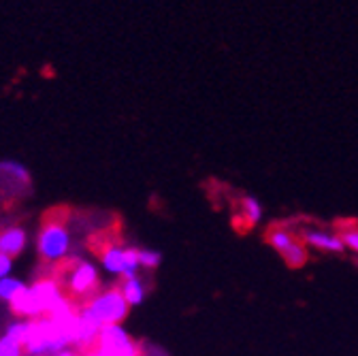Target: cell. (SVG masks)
Returning <instances> with one entry per match:
<instances>
[{"label":"cell","instance_id":"obj_7","mask_svg":"<svg viewBox=\"0 0 358 356\" xmlns=\"http://www.w3.org/2000/svg\"><path fill=\"white\" fill-rule=\"evenodd\" d=\"M103 325L99 322V318L90 311L87 305L79 307L77 314V327H75V335H73V348L83 352V350H94L101 337Z\"/></svg>","mask_w":358,"mask_h":356},{"label":"cell","instance_id":"obj_14","mask_svg":"<svg viewBox=\"0 0 358 356\" xmlns=\"http://www.w3.org/2000/svg\"><path fill=\"white\" fill-rule=\"evenodd\" d=\"M28 284L22 280V278H5V280H0V301H5V303H11Z\"/></svg>","mask_w":358,"mask_h":356},{"label":"cell","instance_id":"obj_10","mask_svg":"<svg viewBox=\"0 0 358 356\" xmlns=\"http://www.w3.org/2000/svg\"><path fill=\"white\" fill-rule=\"evenodd\" d=\"M124 258H126V248L120 243H111L105 245V250L101 252V264L103 269L111 276H124Z\"/></svg>","mask_w":358,"mask_h":356},{"label":"cell","instance_id":"obj_5","mask_svg":"<svg viewBox=\"0 0 358 356\" xmlns=\"http://www.w3.org/2000/svg\"><path fill=\"white\" fill-rule=\"evenodd\" d=\"M96 348L111 352L113 356H141V348L122 325L103 327Z\"/></svg>","mask_w":358,"mask_h":356},{"label":"cell","instance_id":"obj_13","mask_svg":"<svg viewBox=\"0 0 358 356\" xmlns=\"http://www.w3.org/2000/svg\"><path fill=\"white\" fill-rule=\"evenodd\" d=\"M30 333H32V320H22V318H17V320H13V322L7 325V329H5L3 335H7V337H11L13 341L26 346V341L30 339Z\"/></svg>","mask_w":358,"mask_h":356},{"label":"cell","instance_id":"obj_1","mask_svg":"<svg viewBox=\"0 0 358 356\" xmlns=\"http://www.w3.org/2000/svg\"><path fill=\"white\" fill-rule=\"evenodd\" d=\"M36 252L45 262L64 260L71 252V233L64 218L48 215L36 235Z\"/></svg>","mask_w":358,"mask_h":356},{"label":"cell","instance_id":"obj_12","mask_svg":"<svg viewBox=\"0 0 358 356\" xmlns=\"http://www.w3.org/2000/svg\"><path fill=\"white\" fill-rule=\"evenodd\" d=\"M239 207H241V218L245 220L248 227H254L262 220V205L256 197H241L239 201Z\"/></svg>","mask_w":358,"mask_h":356},{"label":"cell","instance_id":"obj_16","mask_svg":"<svg viewBox=\"0 0 358 356\" xmlns=\"http://www.w3.org/2000/svg\"><path fill=\"white\" fill-rule=\"evenodd\" d=\"M0 173H7V175L13 177V180H20V182H28L30 180L26 166L15 162V160H3V162H0Z\"/></svg>","mask_w":358,"mask_h":356},{"label":"cell","instance_id":"obj_4","mask_svg":"<svg viewBox=\"0 0 358 356\" xmlns=\"http://www.w3.org/2000/svg\"><path fill=\"white\" fill-rule=\"evenodd\" d=\"M87 307L99 318V322L103 327L122 325V320H126L128 311H130V305L126 303V299H124L120 288L101 290L99 294H94L92 299L87 301Z\"/></svg>","mask_w":358,"mask_h":356},{"label":"cell","instance_id":"obj_21","mask_svg":"<svg viewBox=\"0 0 358 356\" xmlns=\"http://www.w3.org/2000/svg\"><path fill=\"white\" fill-rule=\"evenodd\" d=\"M56 356H81V352H79V350H75V348H66V350L58 352Z\"/></svg>","mask_w":358,"mask_h":356},{"label":"cell","instance_id":"obj_6","mask_svg":"<svg viewBox=\"0 0 358 356\" xmlns=\"http://www.w3.org/2000/svg\"><path fill=\"white\" fill-rule=\"evenodd\" d=\"M268 243H271V248L290 264V266H301L307 262V250L305 245L286 229H271L268 231Z\"/></svg>","mask_w":358,"mask_h":356},{"label":"cell","instance_id":"obj_20","mask_svg":"<svg viewBox=\"0 0 358 356\" xmlns=\"http://www.w3.org/2000/svg\"><path fill=\"white\" fill-rule=\"evenodd\" d=\"M13 271V258L5 256V254H0V280H5L9 278Z\"/></svg>","mask_w":358,"mask_h":356},{"label":"cell","instance_id":"obj_22","mask_svg":"<svg viewBox=\"0 0 358 356\" xmlns=\"http://www.w3.org/2000/svg\"><path fill=\"white\" fill-rule=\"evenodd\" d=\"M90 356H113V354H111V352H107V350L94 348V350H90Z\"/></svg>","mask_w":358,"mask_h":356},{"label":"cell","instance_id":"obj_18","mask_svg":"<svg viewBox=\"0 0 358 356\" xmlns=\"http://www.w3.org/2000/svg\"><path fill=\"white\" fill-rule=\"evenodd\" d=\"M139 262L141 269H156L162 262V254L158 250H139Z\"/></svg>","mask_w":358,"mask_h":356},{"label":"cell","instance_id":"obj_11","mask_svg":"<svg viewBox=\"0 0 358 356\" xmlns=\"http://www.w3.org/2000/svg\"><path fill=\"white\" fill-rule=\"evenodd\" d=\"M120 290H122V294H124V299H126V303L130 307H139L145 301V297H148V286H145V282L139 276L122 280Z\"/></svg>","mask_w":358,"mask_h":356},{"label":"cell","instance_id":"obj_2","mask_svg":"<svg viewBox=\"0 0 358 356\" xmlns=\"http://www.w3.org/2000/svg\"><path fill=\"white\" fill-rule=\"evenodd\" d=\"M66 348H73L71 337L58 322H54L50 316L32 320V333L24 346L26 356H48V354L56 356Z\"/></svg>","mask_w":358,"mask_h":356},{"label":"cell","instance_id":"obj_3","mask_svg":"<svg viewBox=\"0 0 358 356\" xmlns=\"http://www.w3.org/2000/svg\"><path fill=\"white\" fill-rule=\"evenodd\" d=\"M99 286H101V273L96 269V264L90 260L75 262L64 278V290L75 301H85V299L90 301L94 294L101 292Z\"/></svg>","mask_w":358,"mask_h":356},{"label":"cell","instance_id":"obj_17","mask_svg":"<svg viewBox=\"0 0 358 356\" xmlns=\"http://www.w3.org/2000/svg\"><path fill=\"white\" fill-rule=\"evenodd\" d=\"M26 350L22 343L13 341L7 335H0V356H24Z\"/></svg>","mask_w":358,"mask_h":356},{"label":"cell","instance_id":"obj_9","mask_svg":"<svg viewBox=\"0 0 358 356\" xmlns=\"http://www.w3.org/2000/svg\"><path fill=\"white\" fill-rule=\"evenodd\" d=\"M28 245V233L22 227H7L0 231V254L17 258Z\"/></svg>","mask_w":358,"mask_h":356},{"label":"cell","instance_id":"obj_19","mask_svg":"<svg viewBox=\"0 0 358 356\" xmlns=\"http://www.w3.org/2000/svg\"><path fill=\"white\" fill-rule=\"evenodd\" d=\"M341 241H343L345 250H352L354 254H358V229L341 231Z\"/></svg>","mask_w":358,"mask_h":356},{"label":"cell","instance_id":"obj_8","mask_svg":"<svg viewBox=\"0 0 358 356\" xmlns=\"http://www.w3.org/2000/svg\"><path fill=\"white\" fill-rule=\"evenodd\" d=\"M303 243H307L309 248L318 250V252H331V254H341L345 250L341 235L324 231V229H305L301 235Z\"/></svg>","mask_w":358,"mask_h":356},{"label":"cell","instance_id":"obj_15","mask_svg":"<svg viewBox=\"0 0 358 356\" xmlns=\"http://www.w3.org/2000/svg\"><path fill=\"white\" fill-rule=\"evenodd\" d=\"M139 269H141V262H139V250H137V248H126V258H124V276H122V280L139 276Z\"/></svg>","mask_w":358,"mask_h":356}]
</instances>
